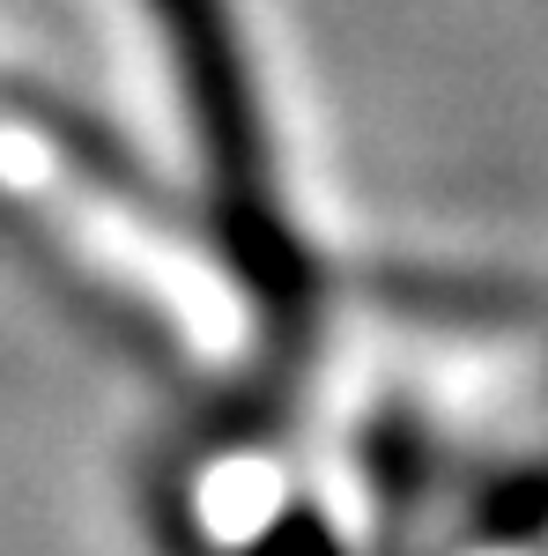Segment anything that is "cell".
Masks as SVG:
<instances>
[{
  "instance_id": "cell-1",
  "label": "cell",
  "mask_w": 548,
  "mask_h": 556,
  "mask_svg": "<svg viewBox=\"0 0 548 556\" xmlns=\"http://www.w3.org/2000/svg\"><path fill=\"white\" fill-rule=\"evenodd\" d=\"M0 193L23 201V215H38L44 230H60V245L89 275L104 282L127 275L141 304L201 319L208 260L170 230V215H156V201L119 156H104V141L75 134L67 112L8 83H0Z\"/></svg>"
},
{
  "instance_id": "cell-2",
  "label": "cell",
  "mask_w": 548,
  "mask_h": 556,
  "mask_svg": "<svg viewBox=\"0 0 548 556\" xmlns=\"http://www.w3.org/2000/svg\"><path fill=\"white\" fill-rule=\"evenodd\" d=\"M149 15H156L170 67L186 83V112H193L201 156H208V186H215V208H222L230 260H238L245 290L275 319H290L296 298H304V260H296L282 208H275L267 127H259L253 75H245L238 30H230V8L222 0H149Z\"/></svg>"
}]
</instances>
